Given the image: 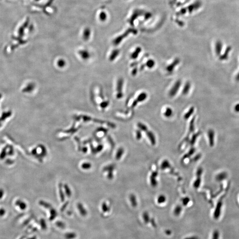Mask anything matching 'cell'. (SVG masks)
Instances as JSON below:
<instances>
[{
	"instance_id": "cell-1",
	"label": "cell",
	"mask_w": 239,
	"mask_h": 239,
	"mask_svg": "<svg viewBox=\"0 0 239 239\" xmlns=\"http://www.w3.org/2000/svg\"><path fill=\"white\" fill-rule=\"evenodd\" d=\"M181 85V81L180 80H178L175 83L174 85L171 88L169 92V95L171 97H173L176 95V93L179 90V89L180 88Z\"/></svg>"
},
{
	"instance_id": "cell-2",
	"label": "cell",
	"mask_w": 239,
	"mask_h": 239,
	"mask_svg": "<svg viewBox=\"0 0 239 239\" xmlns=\"http://www.w3.org/2000/svg\"><path fill=\"white\" fill-rule=\"evenodd\" d=\"M147 97V95L145 93H142L139 95L137 98L133 102V104L131 105V108H134L136 105H137L139 102H143L146 99Z\"/></svg>"
},
{
	"instance_id": "cell-3",
	"label": "cell",
	"mask_w": 239,
	"mask_h": 239,
	"mask_svg": "<svg viewBox=\"0 0 239 239\" xmlns=\"http://www.w3.org/2000/svg\"><path fill=\"white\" fill-rule=\"evenodd\" d=\"M123 79H120L118 80V83H117V97L118 98H121L122 97L123 93L122 92V90L123 85Z\"/></svg>"
},
{
	"instance_id": "cell-4",
	"label": "cell",
	"mask_w": 239,
	"mask_h": 239,
	"mask_svg": "<svg viewBox=\"0 0 239 239\" xmlns=\"http://www.w3.org/2000/svg\"><path fill=\"white\" fill-rule=\"evenodd\" d=\"M179 62H180V60L179 59L177 58L174 59V61L173 62L172 64L167 66V71L169 72H172L173 70L174 69V67L176 66L179 63Z\"/></svg>"
},
{
	"instance_id": "cell-5",
	"label": "cell",
	"mask_w": 239,
	"mask_h": 239,
	"mask_svg": "<svg viewBox=\"0 0 239 239\" xmlns=\"http://www.w3.org/2000/svg\"><path fill=\"white\" fill-rule=\"evenodd\" d=\"M146 134L147 135L148 137L149 140H150V142L152 145H155L156 143V140H155V135H154L153 133L151 131H146Z\"/></svg>"
},
{
	"instance_id": "cell-6",
	"label": "cell",
	"mask_w": 239,
	"mask_h": 239,
	"mask_svg": "<svg viewBox=\"0 0 239 239\" xmlns=\"http://www.w3.org/2000/svg\"><path fill=\"white\" fill-rule=\"evenodd\" d=\"M90 33H91V31L90 28H85L84 30L83 31V36L85 40H87L89 38L90 36Z\"/></svg>"
},
{
	"instance_id": "cell-7",
	"label": "cell",
	"mask_w": 239,
	"mask_h": 239,
	"mask_svg": "<svg viewBox=\"0 0 239 239\" xmlns=\"http://www.w3.org/2000/svg\"><path fill=\"white\" fill-rule=\"evenodd\" d=\"M222 205H221V203L217 204V207L216 208L215 211V213L214 214V217L216 218H217L219 217L220 214V212H221V209Z\"/></svg>"
},
{
	"instance_id": "cell-8",
	"label": "cell",
	"mask_w": 239,
	"mask_h": 239,
	"mask_svg": "<svg viewBox=\"0 0 239 239\" xmlns=\"http://www.w3.org/2000/svg\"><path fill=\"white\" fill-rule=\"evenodd\" d=\"M157 176V173L155 172H154L152 173V175L151 176V179H150L151 183L152 186H154L157 185L156 180L155 179Z\"/></svg>"
},
{
	"instance_id": "cell-9",
	"label": "cell",
	"mask_w": 239,
	"mask_h": 239,
	"mask_svg": "<svg viewBox=\"0 0 239 239\" xmlns=\"http://www.w3.org/2000/svg\"><path fill=\"white\" fill-rule=\"evenodd\" d=\"M141 51V49L140 47H138L136 50L131 55V58L133 59H136L139 55V53H140Z\"/></svg>"
},
{
	"instance_id": "cell-10",
	"label": "cell",
	"mask_w": 239,
	"mask_h": 239,
	"mask_svg": "<svg viewBox=\"0 0 239 239\" xmlns=\"http://www.w3.org/2000/svg\"><path fill=\"white\" fill-rule=\"evenodd\" d=\"M77 236L76 234L73 232L67 233L65 235V237L66 239H74Z\"/></svg>"
},
{
	"instance_id": "cell-11",
	"label": "cell",
	"mask_w": 239,
	"mask_h": 239,
	"mask_svg": "<svg viewBox=\"0 0 239 239\" xmlns=\"http://www.w3.org/2000/svg\"><path fill=\"white\" fill-rule=\"evenodd\" d=\"M190 84L189 83H186L184 89H183V93L184 95H186L189 92V90L190 89Z\"/></svg>"
},
{
	"instance_id": "cell-12",
	"label": "cell",
	"mask_w": 239,
	"mask_h": 239,
	"mask_svg": "<svg viewBox=\"0 0 239 239\" xmlns=\"http://www.w3.org/2000/svg\"><path fill=\"white\" fill-rule=\"evenodd\" d=\"M130 200L131 204L133 206H136L137 205V201L136 199V197L134 194H131L130 195Z\"/></svg>"
},
{
	"instance_id": "cell-13",
	"label": "cell",
	"mask_w": 239,
	"mask_h": 239,
	"mask_svg": "<svg viewBox=\"0 0 239 239\" xmlns=\"http://www.w3.org/2000/svg\"><path fill=\"white\" fill-rule=\"evenodd\" d=\"M155 61L152 59L148 60L145 64L146 66H147L149 68H152V67H153L154 66H155Z\"/></svg>"
},
{
	"instance_id": "cell-14",
	"label": "cell",
	"mask_w": 239,
	"mask_h": 239,
	"mask_svg": "<svg viewBox=\"0 0 239 239\" xmlns=\"http://www.w3.org/2000/svg\"><path fill=\"white\" fill-rule=\"evenodd\" d=\"M106 18H107V15L105 12L102 11L100 12L99 15V19L100 21H105L106 19Z\"/></svg>"
},
{
	"instance_id": "cell-15",
	"label": "cell",
	"mask_w": 239,
	"mask_h": 239,
	"mask_svg": "<svg viewBox=\"0 0 239 239\" xmlns=\"http://www.w3.org/2000/svg\"><path fill=\"white\" fill-rule=\"evenodd\" d=\"M166 200V198L163 195H161L158 197L157 199V202L159 204L163 203L165 202Z\"/></svg>"
},
{
	"instance_id": "cell-16",
	"label": "cell",
	"mask_w": 239,
	"mask_h": 239,
	"mask_svg": "<svg viewBox=\"0 0 239 239\" xmlns=\"http://www.w3.org/2000/svg\"><path fill=\"white\" fill-rule=\"evenodd\" d=\"M172 110L170 108H167L166 109L165 112H164V116L167 117H169L172 114Z\"/></svg>"
},
{
	"instance_id": "cell-17",
	"label": "cell",
	"mask_w": 239,
	"mask_h": 239,
	"mask_svg": "<svg viewBox=\"0 0 239 239\" xmlns=\"http://www.w3.org/2000/svg\"><path fill=\"white\" fill-rule=\"evenodd\" d=\"M137 125H138V126L140 130L143 131H145V132L148 131V128L144 124H142L141 123H139Z\"/></svg>"
},
{
	"instance_id": "cell-18",
	"label": "cell",
	"mask_w": 239,
	"mask_h": 239,
	"mask_svg": "<svg viewBox=\"0 0 239 239\" xmlns=\"http://www.w3.org/2000/svg\"><path fill=\"white\" fill-rule=\"evenodd\" d=\"M170 166V164L169 162L167 160H164L162 162L161 167L162 169H164L167 168H169Z\"/></svg>"
},
{
	"instance_id": "cell-19",
	"label": "cell",
	"mask_w": 239,
	"mask_h": 239,
	"mask_svg": "<svg viewBox=\"0 0 239 239\" xmlns=\"http://www.w3.org/2000/svg\"><path fill=\"white\" fill-rule=\"evenodd\" d=\"M193 111H194V108L193 107L190 108L189 111L185 115V119H187L188 118H189V117H190V116L191 115L192 113L193 112Z\"/></svg>"
},
{
	"instance_id": "cell-20",
	"label": "cell",
	"mask_w": 239,
	"mask_h": 239,
	"mask_svg": "<svg viewBox=\"0 0 239 239\" xmlns=\"http://www.w3.org/2000/svg\"><path fill=\"white\" fill-rule=\"evenodd\" d=\"M227 175L225 173H222L217 175V180H223V179H225Z\"/></svg>"
},
{
	"instance_id": "cell-21",
	"label": "cell",
	"mask_w": 239,
	"mask_h": 239,
	"mask_svg": "<svg viewBox=\"0 0 239 239\" xmlns=\"http://www.w3.org/2000/svg\"><path fill=\"white\" fill-rule=\"evenodd\" d=\"M124 150L123 148H121L118 150L117 153V159H120L122 156V155H123L124 153Z\"/></svg>"
},
{
	"instance_id": "cell-22",
	"label": "cell",
	"mask_w": 239,
	"mask_h": 239,
	"mask_svg": "<svg viewBox=\"0 0 239 239\" xmlns=\"http://www.w3.org/2000/svg\"><path fill=\"white\" fill-rule=\"evenodd\" d=\"M119 54V51L117 50H116L114 51L112 53V54L110 56V60H113L114 59H115L117 57V55Z\"/></svg>"
},
{
	"instance_id": "cell-23",
	"label": "cell",
	"mask_w": 239,
	"mask_h": 239,
	"mask_svg": "<svg viewBox=\"0 0 239 239\" xmlns=\"http://www.w3.org/2000/svg\"><path fill=\"white\" fill-rule=\"evenodd\" d=\"M181 207L180 206H178L175 208V210H174V214L176 215H178L179 214H180V213H181Z\"/></svg>"
},
{
	"instance_id": "cell-24",
	"label": "cell",
	"mask_w": 239,
	"mask_h": 239,
	"mask_svg": "<svg viewBox=\"0 0 239 239\" xmlns=\"http://www.w3.org/2000/svg\"><path fill=\"white\" fill-rule=\"evenodd\" d=\"M221 48H222V43L220 41L217 42L216 44V50L217 52H219Z\"/></svg>"
},
{
	"instance_id": "cell-25",
	"label": "cell",
	"mask_w": 239,
	"mask_h": 239,
	"mask_svg": "<svg viewBox=\"0 0 239 239\" xmlns=\"http://www.w3.org/2000/svg\"><path fill=\"white\" fill-rule=\"evenodd\" d=\"M212 137H213V135L212 134V131H210V133H209V138H210L209 139H210V143L211 145L213 144V139L212 138Z\"/></svg>"
},
{
	"instance_id": "cell-26",
	"label": "cell",
	"mask_w": 239,
	"mask_h": 239,
	"mask_svg": "<svg viewBox=\"0 0 239 239\" xmlns=\"http://www.w3.org/2000/svg\"><path fill=\"white\" fill-rule=\"evenodd\" d=\"M219 234L218 232L215 231L213 234L212 239H219Z\"/></svg>"
},
{
	"instance_id": "cell-27",
	"label": "cell",
	"mask_w": 239,
	"mask_h": 239,
	"mask_svg": "<svg viewBox=\"0 0 239 239\" xmlns=\"http://www.w3.org/2000/svg\"><path fill=\"white\" fill-rule=\"evenodd\" d=\"M136 139L137 140H140L142 137V134L140 130H137L136 133Z\"/></svg>"
},
{
	"instance_id": "cell-28",
	"label": "cell",
	"mask_w": 239,
	"mask_h": 239,
	"mask_svg": "<svg viewBox=\"0 0 239 239\" xmlns=\"http://www.w3.org/2000/svg\"><path fill=\"white\" fill-rule=\"evenodd\" d=\"M56 224H57V225L59 227L61 228H62V229H63V228L65 227H64V226H65L64 225V224L62 223V222H58Z\"/></svg>"
},
{
	"instance_id": "cell-29",
	"label": "cell",
	"mask_w": 239,
	"mask_h": 239,
	"mask_svg": "<svg viewBox=\"0 0 239 239\" xmlns=\"http://www.w3.org/2000/svg\"><path fill=\"white\" fill-rule=\"evenodd\" d=\"M41 224L42 228H43V229H45L47 228V225H46V223L45 222V221H44L43 220H42L41 222Z\"/></svg>"
},
{
	"instance_id": "cell-30",
	"label": "cell",
	"mask_w": 239,
	"mask_h": 239,
	"mask_svg": "<svg viewBox=\"0 0 239 239\" xmlns=\"http://www.w3.org/2000/svg\"><path fill=\"white\" fill-rule=\"evenodd\" d=\"M189 201V198H186L183 200V204L185 205H186L188 203Z\"/></svg>"
},
{
	"instance_id": "cell-31",
	"label": "cell",
	"mask_w": 239,
	"mask_h": 239,
	"mask_svg": "<svg viewBox=\"0 0 239 239\" xmlns=\"http://www.w3.org/2000/svg\"><path fill=\"white\" fill-rule=\"evenodd\" d=\"M137 68H135L133 70V71H132V75H133V76H135V75H136V74L137 73Z\"/></svg>"
},
{
	"instance_id": "cell-32",
	"label": "cell",
	"mask_w": 239,
	"mask_h": 239,
	"mask_svg": "<svg viewBox=\"0 0 239 239\" xmlns=\"http://www.w3.org/2000/svg\"><path fill=\"white\" fill-rule=\"evenodd\" d=\"M5 214V211L4 210H0V216H2Z\"/></svg>"
},
{
	"instance_id": "cell-33",
	"label": "cell",
	"mask_w": 239,
	"mask_h": 239,
	"mask_svg": "<svg viewBox=\"0 0 239 239\" xmlns=\"http://www.w3.org/2000/svg\"><path fill=\"white\" fill-rule=\"evenodd\" d=\"M28 239H36V237L35 236H33V237L30 238H28Z\"/></svg>"
},
{
	"instance_id": "cell-34",
	"label": "cell",
	"mask_w": 239,
	"mask_h": 239,
	"mask_svg": "<svg viewBox=\"0 0 239 239\" xmlns=\"http://www.w3.org/2000/svg\"><path fill=\"white\" fill-rule=\"evenodd\" d=\"M24 238H25V237H24V236H22V237H21L19 239H24Z\"/></svg>"
},
{
	"instance_id": "cell-35",
	"label": "cell",
	"mask_w": 239,
	"mask_h": 239,
	"mask_svg": "<svg viewBox=\"0 0 239 239\" xmlns=\"http://www.w3.org/2000/svg\"><path fill=\"white\" fill-rule=\"evenodd\" d=\"M35 1H40V0H35Z\"/></svg>"
}]
</instances>
